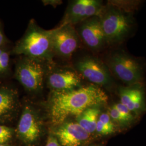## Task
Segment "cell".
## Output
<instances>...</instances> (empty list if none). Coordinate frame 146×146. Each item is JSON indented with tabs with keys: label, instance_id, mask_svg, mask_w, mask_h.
I'll list each match as a JSON object with an SVG mask.
<instances>
[{
	"label": "cell",
	"instance_id": "7c38bea8",
	"mask_svg": "<svg viewBox=\"0 0 146 146\" xmlns=\"http://www.w3.org/2000/svg\"><path fill=\"white\" fill-rule=\"evenodd\" d=\"M20 107L17 90L9 86L0 87V123L12 120Z\"/></svg>",
	"mask_w": 146,
	"mask_h": 146
},
{
	"label": "cell",
	"instance_id": "277c9868",
	"mask_svg": "<svg viewBox=\"0 0 146 146\" xmlns=\"http://www.w3.org/2000/svg\"><path fill=\"white\" fill-rule=\"evenodd\" d=\"M106 42L120 41L129 29L128 19L123 14L114 9H103L99 16Z\"/></svg>",
	"mask_w": 146,
	"mask_h": 146
},
{
	"label": "cell",
	"instance_id": "5b68a950",
	"mask_svg": "<svg viewBox=\"0 0 146 146\" xmlns=\"http://www.w3.org/2000/svg\"><path fill=\"white\" fill-rule=\"evenodd\" d=\"M52 51L54 55L69 58L78 49L80 37L72 25H65L52 30Z\"/></svg>",
	"mask_w": 146,
	"mask_h": 146
},
{
	"label": "cell",
	"instance_id": "7a4b0ae2",
	"mask_svg": "<svg viewBox=\"0 0 146 146\" xmlns=\"http://www.w3.org/2000/svg\"><path fill=\"white\" fill-rule=\"evenodd\" d=\"M11 52L43 62H52L54 54L52 51V30L43 29L34 19H31L24 35L16 43Z\"/></svg>",
	"mask_w": 146,
	"mask_h": 146
},
{
	"label": "cell",
	"instance_id": "7402d4cb",
	"mask_svg": "<svg viewBox=\"0 0 146 146\" xmlns=\"http://www.w3.org/2000/svg\"><path fill=\"white\" fill-rule=\"evenodd\" d=\"M42 2L45 6L52 5L53 7H56L62 3V1L60 0H43Z\"/></svg>",
	"mask_w": 146,
	"mask_h": 146
},
{
	"label": "cell",
	"instance_id": "d6986e66",
	"mask_svg": "<svg viewBox=\"0 0 146 146\" xmlns=\"http://www.w3.org/2000/svg\"><path fill=\"white\" fill-rule=\"evenodd\" d=\"M114 107L119 110L120 113L128 120V122L133 119V115L131 114V112L125 106L119 103L114 104Z\"/></svg>",
	"mask_w": 146,
	"mask_h": 146
},
{
	"label": "cell",
	"instance_id": "44dd1931",
	"mask_svg": "<svg viewBox=\"0 0 146 146\" xmlns=\"http://www.w3.org/2000/svg\"><path fill=\"white\" fill-rule=\"evenodd\" d=\"M95 131L98 132L99 134L104 135L113 133L114 132V131L110 129L108 127L104 125L101 122H100L99 120H98L96 123Z\"/></svg>",
	"mask_w": 146,
	"mask_h": 146
},
{
	"label": "cell",
	"instance_id": "30bf717a",
	"mask_svg": "<svg viewBox=\"0 0 146 146\" xmlns=\"http://www.w3.org/2000/svg\"><path fill=\"white\" fill-rule=\"evenodd\" d=\"M78 30L79 37L93 50H98L106 42L99 16H94L80 23Z\"/></svg>",
	"mask_w": 146,
	"mask_h": 146
},
{
	"label": "cell",
	"instance_id": "cb8c5ba5",
	"mask_svg": "<svg viewBox=\"0 0 146 146\" xmlns=\"http://www.w3.org/2000/svg\"><path fill=\"white\" fill-rule=\"evenodd\" d=\"M45 146H61L55 137L50 136L48 137Z\"/></svg>",
	"mask_w": 146,
	"mask_h": 146
},
{
	"label": "cell",
	"instance_id": "ffe728a7",
	"mask_svg": "<svg viewBox=\"0 0 146 146\" xmlns=\"http://www.w3.org/2000/svg\"><path fill=\"white\" fill-rule=\"evenodd\" d=\"M98 120L100 122H101L104 125L108 127L110 129L114 131V125L108 113H102L100 114Z\"/></svg>",
	"mask_w": 146,
	"mask_h": 146
},
{
	"label": "cell",
	"instance_id": "5bb4252c",
	"mask_svg": "<svg viewBox=\"0 0 146 146\" xmlns=\"http://www.w3.org/2000/svg\"><path fill=\"white\" fill-rule=\"evenodd\" d=\"M89 2V0H76L70 2L59 26L78 24L80 16Z\"/></svg>",
	"mask_w": 146,
	"mask_h": 146
},
{
	"label": "cell",
	"instance_id": "9c48e42d",
	"mask_svg": "<svg viewBox=\"0 0 146 146\" xmlns=\"http://www.w3.org/2000/svg\"><path fill=\"white\" fill-rule=\"evenodd\" d=\"M47 85L53 92H68L81 87V79L76 71L68 68L54 69L47 75Z\"/></svg>",
	"mask_w": 146,
	"mask_h": 146
},
{
	"label": "cell",
	"instance_id": "2e32d148",
	"mask_svg": "<svg viewBox=\"0 0 146 146\" xmlns=\"http://www.w3.org/2000/svg\"><path fill=\"white\" fill-rule=\"evenodd\" d=\"M9 62L10 52L5 48L0 57V76L5 75L9 72Z\"/></svg>",
	"mask_w": 146,
	"mask_h": 146
},
{
	"label": "cell",
	"instance_id": "8992f818",
	"mask_svg": "<svg viewBox=\"0 0 146 146\" xmlns=\"http://www.w3.org/2000/svg\"><path fill=\"white\" fill-rule=\"evenodd\" d=\"M79 75L99 87L108 85L110 82L109 70L104 63L97 58L84 56L75 63Z\"/></svg>",
	"mask_w": 146,
	"mask_h": 146
},
{
	"label": "cell",
	"instance_id": "3957f363",
	"mask_svg": "<svg viewBox=\"0 0 146 146\" xmlns=\"http://www.w3.org/2000/svg\"><path fill=\"white\" fill-rule=\"evenodd\" d=\"M43 63L24 56L16 63L14 78L28 92L36 94L43 90L46 74Z\"/></svg>",
	"mask_w": 146,
	"mask_h": 146
},
{
	"label": "cell",
	"instance_id": "4fadbf2b",
	"mask_svg": "<svg viewBox=\"0 0 146 146\" xmlns=\"http://www.w3.org/2000/svg\"><path fill=\"white\" fill-rule=\"evenodd\" d=\"M120 100L131 112H137L142 107V93L137 89H123L120 92Z\"/></svg>",
	"mask_w": 146,
	"mask_h": 146
},
{
	"label": "cell",
	"instance_id": "ba28073f",
	"mask_svg": "<svg viewBox=\"0 0 146 146\" xmlns=\"http://www.w3.org/2000/svg\"><path fill=\"white\" fill-rule=\"evenodd\" d=\"M109 66L115 75L125 83L135 84L141 78V67L134 59L121 53H116L109 60Z\"/></svg>",
	"mask_w": 146,
	"mask_h": 146
},
{
	"label": "cell",
	"instance_id": "484cf974",
	"mask_svg": "<svg viewBox=\"0 0 146 146\" xmlns=\"http://www.w3.org/2000/svg\"><path fill=\"white\" fill-rule=\"evenodd\" d=\"M0 146H9L8 145H7L6 144H0Z\"/></svg>",
	"mask_w": 146,
	"mask_h": 146
},
{
	"label": "cell",
	"instance_id": "603a6c76",
	"mask_svg": "<svg viewBox=\"0 0 146 146\" xmlns=\"http://www.w3.org/2000/svg\"><path fill=\"white\" fill-rule=\"evenodd\" d=\"M7 43V39L5 35L2 25L0 22V47L5 46Z\"/></svg>",
	"mask_w": 146,
	"mask_h": 146
},
{
	"label": "cell",
	"instance_id": "52a82bcc",
	"mask_svg": "<svg viewBox=\"0 0 146 146\" xmlns=\"http://www.w3.org/2000/svg\"><path fill=\"white\" fill-rule=\"evenodd\" d=\"M42 131V121L39 114L32 106L27 105L22 110L17 127L20 139L28 145L35 143Z\"/></svg>",
	"mask_w": 146,
	"mask_h": 146
},
{
	"label": "cell",
	"instance_id": "9a60e30c",
	"mask_svg": "<svg viewBox=\"0 0 146 146\" xmlns=\"http://www.w3.org/2000/svg\"><path fill=\"white\" fill-rule=\"evenodd\" d=\"M100 114L99 107L88 108L77 116L76 122L88 134L93 133L96 130V126Z\"/></svg>",
	"mask_w": 146,
	"mask_h": 146
},
{
	"label": "cell",
	"instance_id": "d4e9b609",
	"mask_svg": "<svg viewBox=\"0 0 146 146\" xmlns=\"http://www.w3.org/2000/svg\"><path fill=\"white\" fill-rule=\"evenodd\" d=\"M5 48H6V47L5 46L0 47V57H1L2 52H3V51L5 50Z\"/></svg>",
	"mask_w": 146,
	"mask_h": 146
},
{
	"label": "cell",
	"instance_id": "6da1fadb",
	"mask_svg": "<svg viewBox=\"0 0 146 146\" xmlns=\"http://www.w3.org/2000/svg\"><path fill=\"white\" fill-rule=\"evenodd\" d=\"M108 100L100 87L92 84L68 92L52 91L48 101V112L53 125H61L72 116H78L85 110L99 107Z\"/></svg>",
	"mask_w": 146,
	"mask_h": 146
},
{
	"label": "cell",
	"instance_id": "8fae6325",
	"mask_svg": "<svg viewBox=\"0 0 146 146\" xmlns=\"http://www.w3.org/2000/svg\"><path fill=\"white\" fill-rule=\"evenodd\" d=\"M89 135L76 121H66L55 131V137L61 146H81Z\"/></svg>",
	"mask_w": 146,
	"mask_h": 146
},
{
	"label": "cell",
	"instance_id": "ac0fdd59",
	"mask_svg": "<svg viewBox=\"0 0 146 146\" xmlns=\"http://www.w3.org/2000/svg\"><path fill=\"white\" fill-rule=\"evenodd\" d=\"M111 119L119 123H125L128 122V120L122 115L119 110L114 107H110L108 111V113Z\"/></svg>",
	"mask_w": 146,
	"mask_h": 146
},
{
	"label": "cell",
	"instance_id": "e0dca14e",
	"mask_svg": "<svg viewBox=\"0 0 146 146\" xmlns=\"http://www.w3.org/2000/svg\"><path fill=\"white\" fill-rule=\"evenodd\" d=\"M13 130L6 125H0V144H6L13 137Z\"/></svg>",
	"mask_w": 146,
	"mask_h": 146
}]
</instances>
